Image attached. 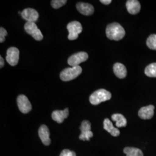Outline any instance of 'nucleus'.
<instances>
[{
    "label": "nucleus",
    "mask_w": 156,
    "mask_h": 156,
    "mask_svg": "<svg viewBox=\"0 0 156 156\" xmlns=\"http://www.w3.org/2000/svg\"><path fill=\"white\" fill-rule=\"evenodd\" d=\"M24 29L26 31L31 35L37 41H41L44 36L41 30L34 22H27L24 24Z\"/></svg>",
    "instance_id": "39448f33"
},
{
    "label": "nucleus",
    "mask_w": 156,
    "mask_h": 156,
    "mask_svg": "<svg viewBox=\"0 0 156 156\" xmlns=\"http://www.w3.org/2000/svg\"><path fill=\"white\" fill-rule=\"evenodd\" d=\"M81 134L79 135V139L82 140H89L93 136V133L91 131V123L87 120L82 122L80 127Z\"/></svg>",
    "instance_id": "1a4fd4ad"
},
{
    "label": "nucleus",
    "mask_w": 156,
    "mask_h": 156,
    "mask_svg": "<svg viewBox=\"0 0 156 156\" xmlns=\"http://www.w3.org/2000/svg\"><path fill=\"white\" fill-rule=\"evenodd\" d=\"M67 28L69 32L68 38L71 41L77 39L79 34L82 32V24L78 21H73L68 23Z\"/></svg>",
    "instance_id": "20e7f679"
},
{
    "label": "nucleus",
    "mask_w": 156,
    "mask_h": 156,
    "mask_svg": "<svg viewBox=\"0 0 156 156\" xmlns=\"http://www.w3.org/2000/svg\"><path fill=\"white\" fill-rule=\"evenodd\" d=\"M104 128L113 136H118L120 132L119 129L115 128L109 119H105L104 121Z\"/></svg>",
    "instance_id": "f3484780"
},
{
    "label": "nucleus",
    "mask_w": 156,
    "mask_h": 156,
    "mask_svg": "<svg viewBox=\"0 0 156 156\" xmlns=\"http://www.w3.org/2000/svg\"><path fill=\"white\" fill-rule=\"evenodd\" d=\"M126 8L131 15H136L140 12V4L137 0H128L126 2Z\"/></svg>",
    "instance_id": "2eb2a0df"
},
{
    "label": "nucleus",
    "mask_w": 156,
    "mask_h": 156,
    "mask_svg": "<svg viewBox=\"0 0 156 156\" xmlns=\"http://www.w3.org/2000/svg\"><path fill=\"white\" fill-rule=\"evenodd\" d=\"M69 115L68 108H66L63 111H55L51 114L52 119L58 123H62L65 119H66Z\"/></svg>",
    "instance_id": "4468645a"
},
{
    "label": "nucleus",
    "mask_w": 156,
    "mask_h": 156,
    "mask_svg": "<svg viewBox=\"0 0 156 156\" xmlns=\"http://www.w3.org/2000/svg\"><path fill=\"white\" fill-rule=\"evenodd\" d=\"M82 73L81 67H70L64 69L60 73V79L62 81L68 82L77 78Z\"/></svg>",
    "instance_id": "7ed1b4c3"
},
{
    "label": "nucleus",
    "mask_w": 156,
    "mask_h": 156,
    "mask_svg": "<svg viewBox=\"0 0 156 156\" xmlns=\"http://www.w3.org/2000/svg\"><path fill=\"white\" fill-rule=\"evenodd\" d=\"M101 2L105 5H109L112 2L111 0H101Z\"/></svg>",
    "instance_id": "393cba45"
},
{
    "label": "nucleus",
    "mask_w": 156,
    "mask_h": 156,
    "mask_svg": "<svg viewBox=\"0 0 156 156\" xmlns=\"http://www.w3.org/2000/svg\"><path fill=\"white\" fill-rule=\"evenodd\" d=\"M113 72L117 78L120 79L126 78L127 73V71L125 66L119 62H117L114 64Z\"/></svg>",
    "instance_id": "dca6fc26"
},
{
    "label": "nucleus",
    "mask_w": 156,
    "mask_h": 156,
    "mask_svg": "<svg viewBox=\"0 0 156 156\" xmlns=\"http://www.w3.org/2000/svg\"><path fill=\"white\" fill-rule=\"evenodd\" d=\"M38 135L44 145L48 146L51 143L50 132L48 127L46 125H42L39 128Z\"/></svg>",
    "instance_id": "9b49d317"
},
{
    "label": "nucleus",
    "mask_w": 156,
    "mask_h": 156,
    "mask_svg": "<svg viewBox=\"0 0 156 156\" xmlns=\"http://www.w3.org/2000/svg\"><path fill=\"white\" fill-rule=\"evenodd\" d=\"M145 73L148 77L156 78V62L151 64L146 67Z\"/></svg>",
    "instance_id": "aec40b11"
},
{
    "label": "nucleus",
    "mask_w": 156,
    "mask_h": 156,
    "mask_svg": "<svg viewBox=\"0 0 156 156\" xmlns=\"http://www.w3.org/2000/svg\"><path fill=\"white\" fill-rule=\"evenodd\" d=\"M67 2L66 0H53L51 1V4L53 8L58 9L64 5Z\"/></svg>",
    "instance_id": "4be33fe9"
},
{
    "label": "nucleus",
    "mask_w": 156,
    "mask_h": 156,
    "mask_svg": "<svg viewBox=\"0 0 156 156\" xmlns=\"http://www.w3.org/2000/svg\"><path fill=\"white\" fill-rule=\"evenodd\" d=\"M112 119L113 121L116 122V126L117 127H123L127 126V122L126 117L120 113L113 114L112 116Z\"/></svg>",
    "instance_id": "a211bd4d"
},
{
    "label": "nucleus",
    "mask_w": 156,
    "mask_h": 156,
    "mask_svg": "<svg viewBox=\"0 0 156 156\" xmlns=\"http://www.w3.org/2000/svg\"><path fill=\"white\" fill-rule=\"evenodd\" d=\"M60 156H76V153L73 151L68 149H64L62 151Z\"/></svg>",
    "instance_id": "b1692460"
},
{
    "label": "nucleus",
    "mask_w": 156,
    "mask_h": 156,
    "mask_svg": "<svg viewBox=\"0 0 156 156\" xmlns=\"http://www.w3.org/2000/svg\"><path fill=\"white\" fill-rule=\"evenodd\" d=\"M0 60H1V62H0V68H2L4 66V60L3 58L2 57V56H0Z\"/></svg>",
    "instance_id": "a878e982"
},
{
    "label": "nucleus",
    "mask_w": 156,
    "mask_h": 156,
    "mask_svg": "<svg viewBox=\"0 0 156 156\" xmlns=\"http://www.w3.org/2000/svg\"><path fill=\"white\" fill-rule=\"evenodd\" d=\"M112 97L111 93L105 89H99L90 95L89 100L92 105H97L102 102L109 100Z\"/></svg>",
    "instance_id": "f03ea898"
},
{
    "label": "nucleus",
    "mask_w": 156,
    "mask_h": 156,
    "mask_svg": "<svg viewBox=\"0 0 156 156\" xmlns=\"http://www.w3.org/2000/svg\"><path fill=\"white\" fill-rule=\"evenodd\" d=\"M106 34L107 37L111 40L119 41L124 37L126 31L118 23H112L107 26Z\"/></svg>",
    "instance_id": "f257e3e1"
},
{
    "label": "nucleus",
    "mask_w": 156,
    "mask_h": 156,
    "mask_svg": "<svg viewBox=\"0 0 156 156\" xmlns=\"http://www.w3.org/2000/svg\"><path fill=\"white\" fill-rule=\"evenodd\" d=\"M124 153L127 156H144L142 151L135 147H126L124 149Z\"/></svg>",
    "instance_id": "6ab92c4d"
},
{
    "label": "nucleus",
    "mask_w": 156,
    "mask_h": 156,
    "mask_svg": "<svg viewBox=\"0 0 156 156\" xmlns=\"http://www.w3.org/2000/svg\"><path fill=\"white\" fill-rule=\"evenodd\" d=\"M8 33L5 29L3 27L0 28V42L2 43L5 40V37L7 35Z\"/></svg>",
    "instance_id": "5701e85b"
},
{
    "label": "nucleus",
    "mask_w": 156,
    "mask_h": 156,
    "mask_svg": "<svg viewBox=\"0 0 156 156\" xmlns=\"http://www.w3.org/2000/svg\"><path fill=\"white\" fill-rule=\"evenodd\" d=\"M17 104L20 111L23 113H27L31 111V104L28 98L24 95H20L17 98Z\"/></svg>",
    "instance_id": "0eeeda50"
},
{
    "label": "nucleus",
    "mask_w": 156,
    "mask_h": 156,
    "mask_svg": "<svg viewBox=\"0 0 156 156\" xmlns=\"http://www.w3.org/2000/svg\"><path fill=\"white\" fill-rule=\"evenodd\" d=\"M146 44L149 49L156 50V34H152L148 37Z\"/></svg>",
    "instance_id": "412c9836"
},
{
    "label": "nucleus",
    "mask_w": 156,
    "mask_h": 156,
    "mask_svg": "<svg viewBox=\"0 0 156 156\" xmlns=\"http://www.w3.org/2000/svg\"><path fill=\"white\" fill-rule=\"evenodd\" d=\"M21 15L27 22L35 23L39 17L38 12L33 8H26L24 9L21 13Z\"/></svg>",
    "instance_id": "9d476101"
},
{
    "label": "nucleus",
    "mask_w": 156,
    "mask_h": 156,
    "mask_svg": "<svg viewBox=\"0 0 156 156\" xmlns=\"http://www.w3.org/2000/svg\"><path fill=\"white\" fill-rule=\"evenodd\" d=\"M76 8L80 13L86 16L91 15L94 12L93 6L85 2H78L76 4Z\"/></svg>",
    "instance_id": "ddd939ff"
},
{
    "label": "nucleus",
    "mask_w": 156,
    "mask_h": 156,
    "mask_svg": "<svg viewBox=\"0 0 156 156\" xmlns=\"http://www.w3.org/2000/svg\"><path fill=\"white\" fill-rule=\"evenodd\" d=\"M88 54L86 52H78L69 57L68 63L72 67L79 66L80 63L86 62L88 59Z\"/></svg>",
    "instance_id": "423d86ee"
},
{
    "label": "nucleus",
    "mask_w": 156,
    "mask_h": 156,
    "mask_svg": "<svg viewBox=\"0 0 156 156\" xmlns=\"http://www.w3.org/2000/svg\"><path fill=\"white\" fill-rule=\"evenodd\" d=\"M19 54L20 51L16 48H9L6 51V62L12 66H16L19 60Z\"/></svg>",
    "instance_id": "6e6552de"
},
{
    "label": "nucleus",
    "mask_w": 156,
    "mask_h": 156,
    "mask_svg": "<svg viewBox=\"0 0 156 156\" xmlns=\"http://www.w3.org/2000/svg\"><path fill=\"white\" fill-rule=\"evenodd\" d=\"M154 106L152 105L142 107L138 112V115L140 118L144 120L151 119L154 116Z\"/></svg>",
    "instance_id": "f8f14e48"
}]
</instances>
